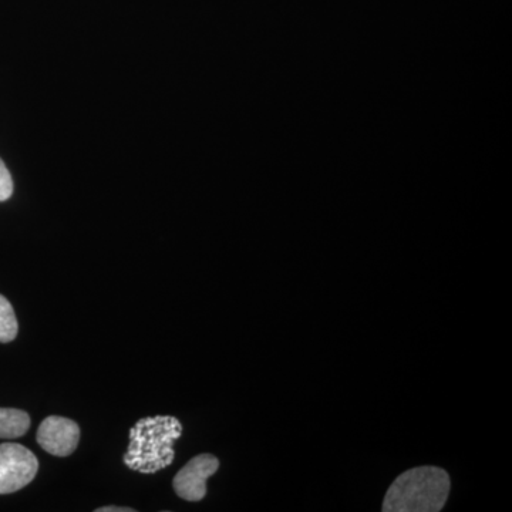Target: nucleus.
<instances>
[{
  "instance_id": "nucleus-2",
  "label": "nucleus",
  "mask_w": 512,
  "mask_h": 512,
  "mask_svg": "<svg viewBox=\"0 0 512 512\" xmlns=\"http://www.w3.org/2000/svg\"><path fill=\"white\" fill-rule=\"evenodd\" d=\"M450 477L439 467L423 466L400 474L384 497V512H439L450 494Z\"/></svg>"
},
{
  "instance_id": "nucleus-5",
  "label": "nucleus",
  "mask_w": 512,
  "mask_h": 512,
  "mask_svg": "<svg viewBox=\"0 0 512 512\" xmlns=\"http://www.w3.org/2000/svg\"><path fill=\"white\" fill-rule=\"evenodd\" d=\"M36 439L52 456L67 457L79 446L80 427L66 417L50 416L40 424Z\"/></svg>"
},
{
  "instance_id": "nucleus-4",
  "label": "nucleus",
  "mask_w": 512,
  "mask_h": 512,
  "mask_svg": "<svg viewBox=\"0 0 512 512\" xmlns=\"http://www.w3.org/2000/svg\"><path fill=\"white\" fill-rule=\"evenodd\" d=\"M220 468V460L212 454H200L185 464L174 477L173 487L178 497L197 503L207 495L208 478Z\"/></svg>"
},
{
  "instance_id": "nucleus-1",
  "label": "nucleus",
  "mask_w": 512,
  "mask_h": 512,
  "mask_svg": "<svg viewBox=\"0 0 512 512\" xmlns=\"http://www.w3.org/2000/svg\"><path fill=\"white\" fill-rule=\"evenodd\" d=\"M183 434V424L173 416L146 417L130 430V446L124 464L141 474H156L174 463V443Z\"/></svg>"
},
{
  "instance_id": "nucleus-3",
  "label": "nucleus",
  "mask_w": 512,
  "mask_h": 512,
  "mask_svg": "<svg viewBox=\"0 0 512 512\" xmlns=\"http://www.w3.org/2000/svg\"><path fill=\"white\" fill-rule=\"evenodd\" d=\"M39 461L29 448L16 443L0 444V494L22 490L35 480Z\"/></svg>"
},
{
  "instance_id": "nucleus-9",
  "label": "nucleus",
  "mask_w": 512,
  "mask_h": 512,
  "mask_svg": "<svg viewBox=\"0 0 512 512\" xmlns=\"http://www.w3.org/2000/svg\"><path fill=\"white\" fill-rule=\"evenodd\" d=\"M96 512H134L133 508L128 507H103L96 510Z\"/></svg>"
},
{
  "instance_id": "nucleus-7",
  "label": "nucleus",
  "mask_w": 512,
  "mask_h": 512,
  "mask_svg": "<svg viewBox=\"0 0 512 512\" xmlns=\"http://www.w3.org/2000/svg\"><path fill=\"white\" fill-rule=\"evenodd\" d=\"M18 319L5 296L0 295V343H9L18 336Z\"/></svg>"
},
{
  "instance_id": "nucleus-8",
  "label": "nucleus",
  "mask_w": 512,
  "mask_h": 512,
  "mask_svg": "<svg viewBox=\"0 0 512 512\" xmlns=\"http://www.w3.org/2000/svg\"><path fill=\"white\" fill-rule=\"evenodd\" d=\"M13 194V181L8 167L0 160V202L9 200Z\"/></svg>"
},
{
  "instance_id": "nucleus-6",
  "label": "nucleus",
  "mask_w": 512,
  "mask_h": 512,
  "mask_svg": "<svg viewBox=\"0 0 512 512\" xmlns=\"http://www.w3.org/2000/svg\"><path fill=\"white\" fill-rule=\"evenodd\" d=\"M30 417L18 409L0 407V439H19L28 433Z\"/></svg>"
}]
</instances>
